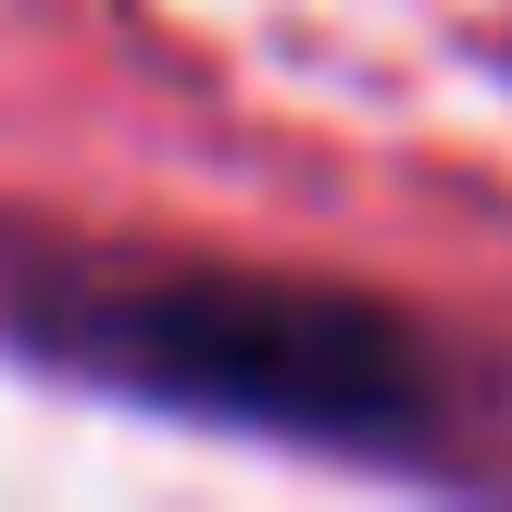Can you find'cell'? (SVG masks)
I'll return each mask as SVG.
<instances>
[{
  "label": "cell",
  "instance_id": "1",
  "mask_svg": "<svg viewBox=\"0 0 512 512\" xmlns=\"http://www.w3.org/2000/svg\"><path fill=\"white\" fill-rule=\"evenodd\" d=\"M100 363L138 388L188 400V413H238V425H300V438H400L425 400L413 350L350 300H300V288H125L100 300Z\"/></svg>",
  "mask_w": 512,
  "mask_h": 512
}]
</instances>
